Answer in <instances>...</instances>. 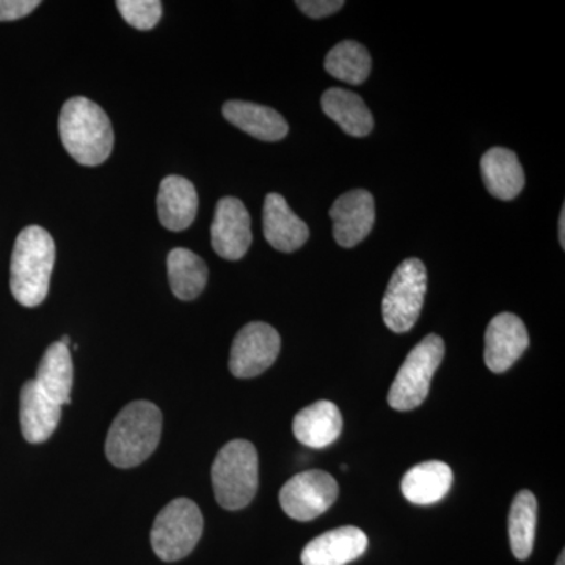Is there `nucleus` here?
<instances>
[{
	"label": "nucleus",
	"mask_w": 565,
	"mask_h": 565,
	"mask_svg": "<svg viewBox=\"0 0 565 565\" xmlns=\"http://www.w3.org/2000/svg\"><path fill=\"white\" fill-rule=\"evenodd\" d=\"M61 343L65 344V345H70V343H71L70 337H66V334H65V337L62 338Z\"/></svg>",
	"instance_id": "nucleus-31"
},
{
	"label": "nucleus",
	"mask_w": 565,
	"mask_h": 565,
	"mask_svg": "<svg viewBox=\"0 0 565 565\" xmlns=\"http://www.w3.org/2000/svg\"><path fill=\"white\" fill-rule=\"evenodd\" d=\"M212 487L223 509L239 511L252 503L259 484L258 452L247 440L223 446L212 463Z\"/></svg>",
	"instance_id": "nucleus-4"
},
{
	"label": "nucleus",
	"mask_w": 565,
	"mask_h": 565,
	"mask_svg": "<svg viewBox=\"0 0 565 565\" xmlns=\"http://www.w3.org/2000/svg\"><path fill=\"white\" fill-rule=\"evenodd\" d=\"M196 211L199 195L195 185L178 174L163 178L158 193V215L162 226L170 232H184L195 221Z\"/></svg>",
	"instance_id": "nucleus-16"
},
{
	"label": "nucleus",
	"mask_w": 565,
	"mask_h": 565,
	"mask_svg": "<svg viewBox=\"0 0 565 565\" xmlns=\"http://www.w3.org/2000/svg\"><path fill=\"white\" fill-rule=\"evenodd\" d=\"M444 355L445 343L438 334H427L422 343L416 344L390 388V407L399 412L419 407L429 394L430 382Z\"/></svg>",
	"instance_id": "nucleus-5"
},
{
	"label": "nucleus",
	"mask_w": 565,
	"mask_h": 565,
	"mask_svg": "<svg viewBox=\"0 0 565 565\" xmlns=\"http://www.w3.org/2000/svg\"><path fill=\"white\" fill-rule=\"evenodd\" d=\"M452 470L449 465L430 460L416 465L405 473L401 490L405 500L419 505H429L444 500L452 486Z\"/></svg>",
	"instance_id": "nucleus-20"
},
{
	"label": "nucleus",
	"mask_w": 565,
	"mask_h": 565,
	"mask_svg": "<svg viewBox=\"0 0 565 565\" xmlns=\"http://www.w3.org/2000/svg\"><path fill=\"white\" fill-rule=\"evenodd\" d=\"M338 482L321 470L294 476L280 490V504L286 515L297 522H311L329 511L337 501Z\"/></svg>",
	"instance_id": "nucleus-8"
},
{
	"label": "nucleus",
	"mask_w": 565,
	"mask_h": 565,
	"mask_svg": "<svg viewBox=\"0 0 565 565\" xmlns=\"http://www.w3.org/2000/svg\"><path fill=\"white\" fill-rule=\"evenodd\" d=\"M169 280L174 296L180 300H193L206 288L207 266L196 253L188 248H173L167 258Z\"/></svg>",
	"instance_id": "nucleus-23"
},
{
	"label": "nucleus",
	"mask_w": 565,
	"mask_h": 565,
	"mask_svg": "<svg viewBox=\"0 0 565 565\" xmlns=\"http://www.w3.org/2000/svg\"><path fill=\"white\" fill-rule=\"evenodd\" d=\"M252 218L247 207L234 196H225L215 207L211 226V243L214 252L223 259L237 262L250 248Z\"/></svg>",
	"instance_id": "nucleus-10"
},
{
	"label": "nucleus",
	"mask_w": 565,
	"mask_h": 565,
	"mask_svg": "<svg viewBox=\"0 0 565 565\" xmlns=\"http://www.w3.org/2000/svg\"><path fill=\"white\" fill-rule=\"evenodd\" d=\"M530 345V334L519 316H494L487 327L484 360L494 374L505 373Z\"/></svg>",
	"instance_id": "nucleus-11"
},
{
	"label": "nucleus",
	"mask_w": 565,
	"mask_h": 565,
	"mask_svg": "<svg viewBox=\"0 0 565 565\" xmlns=\"http://www.w3.org/2000/svg\"><path fill=\"white\" fill-rule=\"evenodd\" d=\"M162 434V414L158 405L136 401L126 405L111 423L106 456L118 468H132L158 448Z\"/></svg>",
	"instance_id": "nucleus-3"
},
{
	"label": "nucleus",
	"mask_w": 565,
	"mask_h": 565,
	"mask_svg": "<svg viewBox=\"0 0 565 565\" xmlns=\"http://www.w3.org/2000/svg\"><path fill=\"white\" fill-rule=\"evenodd\" d=\"M55 264V243L46 230L31 225L22 230L11 255L10 289L18 303L35 308L50 292Z\"/></svg>",
	"instance_id": "nucleus-2"
},
{
	"label": "nucleus",
	"mask_w": 565,
	"mask_h": 565,
	"mask_svg": "<svg viewBox=\"0 0 565 565\" xmlns=\"http://www.w3.org/2000/svg\"><path fill=\"white\" fill-rule=\"evenodd\" d=\"M281 349V338L266 322H250L234 338L230 371L234 377L252 379L269 370Z\"/></svg>",
	"instance_id": "nucleus-9"
},
{
	"label": "nucleus",
	"mask_w": 565,
	"mask_h": 565,
	"mask_svg": "<svg viewBox=\"0 0 565 565\" xmlns=\"http://www.w3.org/2000/svg\"><path fill=\"white\" fill-rule=\"evenodd\" d=\"M367 548V537L355 526H343L313 539L302 552L303 565H348Z\"/></svg>",
	"instance_id": "nucleus-13"
},
{
	"label": "nucleus",
	"mask_w": 565,
	"mask_h": 565,
	"mask_svg": "<svg viewBox=\"0 0 565 565\" xmlns=\"http://www.w3.org/2000/svg\"><path fill=\"white\" fill-rule=\"evenodd\" d=\"M559 243L561 247H563V250L565 248V210L563 207V211H561V217H559Z\"/></svg>",
	"instance_id": "nucleus-29"
},
{
	"label": "nucleus",
	"mask_w": 565,
	"mask_h": 565,
	"mask_svg": "<svg viewBox=\"0 0 565 565\" xmlns=\"http://www.w3.org/2000/svg\"><path fill=\"white\" fill-rule=\"evenodd\" d=\"M58 132L63 148L81 166H102L114 150L115 137L109 117L98 104L82 96L63 104Z\"/></svg>",
	"instance_id": "nucleus-1"
},
{
	"label": "nucleus",
	"mask_w": 565,
	"mask_h": 565,
	"mask_svg": "<svg viewBox=\"0 0 565 565\" xmlns=\"http://www.w3.org/2000/svg\"><path fill=\"white\" fill-rule=\"evenodd\" d=\"M321 106L323 114L332 118L349 136L366 137L373 131V114L355 93L330 88L323 93Z\"/></svg>",
	"instance_id": "nucleus-21"
},
{
	"label": "nucleus",
	"mask_w": 565,
	"mask_h": 565,
	"mask_svg": "<svg viewBox=\"0 0 565 565\" xmlns=\"http://www.w3.org/2000/svg\"><path fill=\"white\" fill-rule=\"evenodd\" d=\"M427 291V270L422 259L408 258L394 270L382 300V318L394 333L414 329Z\"/></svg>",
	"instance_id": "nucleus-7"
},
{
	"label": "nucleus",
	"mask_w": 565,
	"mask_h": 565,
	"mask_svg": "<svg viewBox=\"0 0 565 565\" xmlns=\"http://www.w3.org/2000/svg\"><path fill=\"white\" fill-rule=\"evenodd\" d=\"M482 180L494 199L514 200L525 188V172L514 151L492 148L481 159Z\"/></svg>",
	"instance_id": "nucleus-18"
},
{
	"label": "nucleus",
	"mask_w": 565,
	"mask_h": 565,
	"mask_svg": "<svg viewBox=\"0 0 565 565\" xmlns=\"http://www.w3.org/2000/svg\"><path fill=\"white\" fill-rule=\"evenodd\" d=\"M263 222L264 237L278 252L299 250L310 237L307 223L294 214L280 193H269L266 196Z\"/></svg>",
	"instance_id": "nucleus-14"
},
{
	"label": "nucleus",
	"mask_w": 565,
	"mask_h": 565,
	"mask_svg": "<svg viewBox=\"0 0 565 565\" xmlns=\"http://www.w3.org/2000/svg\"><path fill=\"white\" fill-rule=\"evenodd\" d=\"M117 9L122 20L137 31H151L162 18V2L159 0H118Z\"/></svg>",
	"instance_id": "nucleus-26"
},
{
	"label": "nucleus",
	"mask_w": 565,
	"mask_h": 565,
	"mask_svg": "<svg viewBox=\"0 0 565 565\" xmlns=\"http://www.w3.org/2000/svg\"><path fill=\"white\" fill-rule=\"evenodd\" d=\"M203 534V515L188 498H177L156 516L151 545L166 563L191 555Z\"/></svg>",
	"instance_id": "nucleus-6"
},
{
	"label": "nucleus",
	"mask_w": 565,
	"mask_h": 565,
	"mask_svg": "<svg viewBox=\"0 0 565 565\" xmlns=\"http://www.w3.org/2000/svg\"><path fill=\"white\" fill-rule=\"evenodd\" d=\"M62 405L54 403L35 381L25 382L21 390V430L29 444H43L57 429Z\"/></svg>",
	"instance_id": "nucleus-15"
},
{
	"label": "nucleus",
	"mask_w": 565,
	"mask_h": 565,
	"mask_svg": "<svg viewBox=\"0 0 565 565\" xmlns=\"http://www.w3.org/2000/svg\"><path fill=\"white\" fill-rule=\"evenodd\" d=\"M73 373L70 348L57 341L44 352L36 371V379L33 381L54 403L68 405L71 388H73Z\"/></svg>",
	"instance_id": "nucleus-22"
},
{
	"label": "nucleus",
	"mask_w": 565,
	"mask_h": 565,
	"mask_svg": "<svg viewBox=\"0 0 565 565\" xmlns=\"http://www.w3.org/2000/svg\"><path fill=\"white\" fill-rule=\"evenodd\" d=\"M323 66L334 79L343 81L345 84L362 85L370 77L373 61L363 44L348 40L338 43L327 54Z\"/></svg>",
	"instance_id": "nucleus-25"
},
{
	"label": "nucleus",
	"mask_w": 565,
	"mask_h": 565,
	"mask_svg": "<svg viewBox=\"0 0 565 565\" xmlns=\"http://www.w3.org/2000/svg\"><path fill=\"white\" fill-rule=\"evenodd\" d=\"M223 117L232 125L263 141H278L288 136L289 126L277 110L247 102L223 104Z\"/></svg>",
	"instance_id": "nucleus-19"
},
{
	"label": "nucleus",
	"mask_w": 565,
	"mask_h": 565,
	"mask_svg": "<svg viewBox=\"0 0 565 565\" xmlns=\"http://www.w3.org/2000/svg\"><path fill=\"white\" fill-rule=\"evenodd\" d=\"M556 565H565V553H561L559 557H557Z\"/></svg>",
	"instance_id": "nucleus-30"
},
{
	"label": "nucleus",
	"mask_w": 565,
	"mask_h": 565,
	"mask_svg": "<svg viewBox=\"0 0 565 565\" xmlns=\"http://www.w3.org/2000/svg\"><path fill=\"white\" fill-rule=\"evenodd\" d=\"M292 430L297 440L308 448H327L340 438L343 416L340 408L330 401H319L296 415Z\"/></svg>",
	"instance_id": "nucleus-17"
},
{
	"label": "nucleus",
	"mask_w": 565,
	"mask_h": 565,
	"mask_svg": "<svg viewBox=\"0 0 565 565\" xmlns=\"http://www.w3.org/2000/svg\"><path fill=\"white\" fill-rule=\"evenodd\" d=\"M333 236L344 248H352L370 236L375 221L374 199L370 192L356 189L343 193L330 207Z\"/></svg>",
	"instance_id": "nucleus-12"
},
{
	"label": "nucleus",
	"mask_w": 565,
	"mask_h": 565,
	"mask_svg": "<svg viewBox=\"0 0 565 565\" xmlns=\"http://www.w3.org/2000/svg\"><path fill=\"white\" fill-rule=\"evenodd\" d=\"M535 523H537V500L530 490L516 493L509 512V541L512 553L519 561H525L534 548Z\"/></svg>",
	"instance_id": "nucleus-24"
},
{
	"label": "nucleus",
	"mask_w": 565,
	"mask_h": 565,
	"mask_svg": "<svg viewBox=\"0 0 565 565\" xmlns=\"http://www.w3.org/2000/svg\"><path fill=\"white\" fill-rule=\"evenodd\" d=\"M40 7L39 0H0V21H18Z\"/></svg>",
	"instance_id": "nucleus-28"
},
{
	"label": "nucleus",
	"mask_w": 565,
	"mask_h": 565,
	"mask_svg": "<svg viewBox=\"0 0 565 565\" xmlns=\"http://www.w3.org/2000/svg\"><path fill=\"white\" fill-rule=\"evenodd\" d=\"M296 6L303 11L307 17L313 20H322L337 13L344 7L343 0H297Z\"/></svg>",
	"instance_id": "nucleus-27"
}]
</instances>
